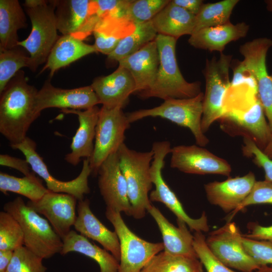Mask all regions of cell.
<instances>
[{
	"label": "cell",
	"instance_id": "cell-47",
	"mask_svg": "<svg viewBox=\"0 0 272 272\" xmlns=\"http://www.w3.org/2000/svg\"><path fill=\"white\" fill-rule=\"evenodd\" d=\"M13 253V250H0V272H6Z\"/></svg>",
	"mask_w": 272,
	"mask_h": 272
},
{
	"label": "cell",
	"instance_id": "cell-4",
	"mask_svg": "<svg viewBox=\"0 0 272 272\" xmlns=\"http://www.w3.org/2000/svg\"><path fill=\"white\" fill-rule=\"evenodd\" d=\"M32 24L29 36L19 41L30 56L29 69L35 72L46 63L49 54L59 37L55 16V2L46 0H26L24 4Z\"/></svg>",
	"mask_w": 272,
	"mask_h": 272
},
{
	"label": "cell",
	"instance_id": "cell-17",
	"mask_svg": "<svg viewBox=\"0 0 272 272\" xmlns=\"http://www.w3.org/2000/svg\"><path fill=\"white\" fill-rule=\"evenodd\" d=\"M77 200L71 194L49 191L40 199L29 200L27 205L43 215L62 239L72 230L76 220Z\"/></svg>",
	"mask_w": 272,
	"mask_h": 272
},
{
	"label": "cell",
	"instance_id": "cell-48",
	"mask_svg": "<svg viewBox=\"0 0 272 272\" xmlns=\"http://www.w3.org/2000/svg\"><path fill=\"white\" fill-rule=\"evenodd\" d=\"M256 272H272V265L262 266L257 270Z\"/></svg>",
	"mask_w": 272,
	"mask_h": 272
},
{
	"label": "cell",
	"instance_id": "cell-20",
	"mask_svg": "<svg viewBox=\"0 0 272 272\" xmlns=\"http://www.w3.org/2000/svg\"><path fill=\"white\" fill-rule=\"evenodd\" d=\"M91 86L100 104L109 108H123L135 88L130 73L120 65L112 73L94 79Z\"/></svg>",
	"mask_w": 272,
	"mask_h": 272
},
{
	"label": "cell",
	"instance_id": "cell-40",
	"mask_svg": "<svg viewBox=\"0 0 272 272\" xmlns=\"http://www.w3.org/2000/svg\"><path fill=\"white\" fill-rule=\"evenodd\" d=\"M193 244L198 258L207 272H237L226 266L215 256L208 246L206 237L201 232H195Z\"/></svg>",
	"mask_w": 272,
	"mask_h": 272
},
{
	"label": "cell",
	"instance_id": "cell-30",
	"mask_svg": "<svg viewBox=\"0 0 272 272\" xmlns=\"http://www.w3.org/2000/svg\"><path fill=\"white\" fill-rule=\"evenodd\" d=\"M57 30L62 35L75 36L86 24L91 0H55Z\"/></svg>",
	"mask_w": 272,
	"mask_h": 272
},
{
	"label": "cell",
	"instance_id": "cell-33",
	"mask_svg": "<svg viewBox=\"0 0 272 272\" xmlns=\"http://www.w3.org/2000/svg\"><path fill=\"white\" fill-rule=\"evenodd\" d=\"M158 33L151 21L135 24L134 31L123 38L108 55V59L119 61L155 40Z\"/></svg>",
	"mask_w": 272,
	"mask_h": 272
},
{
	"label": "cell",
	"instance_id": "cell-42",
	"mask_svg": "<svg viewBox=\"0 0 272 272\" xmlns=\"http://www.w3.org/2000/svg\"><path fill=\"white\" fill-rule=\"evenodd\" d=\"M242 243L247 253L260 266L269 264L272 265V242L257 240L243 236Z\"/></svg>",
	"mask_w": 272,
	"mask_h": 272
},
{
	"label": "cell",
	"instance_id": "cell-3",
	"mask_svg": "<svg viewBox=\"0 0 272 272\" xmlns=\"http://www.w3.org/2000/svg\"><path fill=\"white\" fill-rule=\"evenodd\" d=\"M176 39L158 34L155 41L159 55V65L152 86L137 94L145 99L156 97L164 100L195 97L201 92L199 82H188L183 77L176 57Z\"/></svg>",
	"mask_w": 272,
	"mask_h": 272
},
{
	"label": "cell",
	"instance_id": "cell-21",
	"mask_svg": "<svg viewBox=\"0 0 272 272\" xmlns=\"http://www.w3.org/2000/svg\"><path fill=\"white\" fill-rule=\"evenodd\" d=\"M100 109L95 106L88 109H63L65 113H72L77 115L79 127L73 138L70 146L71 152L67 154L64 160L69 164L77 165L82 158L89 159L92 155L95 139L96 127L99 117Z\"/></svg>",
	"mask_w": 272,
	"mask_h": 272
},
{
	"label": "cell",
	"instance_id": "cell-15",
	"mask_svg": "<svg viewBox=\"0 0 272 272\" xmlns=\"http://www.w3.org/2000/svg\"><path fill=\"white\" fill-rule=\"evenodd\" d=\"M170 167L188 174H220L229 176L231 167L225 159L203 147L179 145L171 148Z\"/></svg>",
	"mask_w": 272,
	"mask_h": 272
},
{
	"label": "cell",
	"instance_id": "cell-38",
	"mask_svg": "<svg viewBox=\"0 0 272 272\" xmlns=\"http://www.w3.org/2000/svg\"><path fill=\"white\" fill-rule=\"evenodd\" d=\"M43 259L22 246L14 251L6 272H46Z\"/></svg>",
	"mask_w": 272,
	"mask_h": 272
},
{
	"label": "cell",
	"instance_id": "cell-22",
	"mask_svg": "<svg viewBox=\"0 0 272 272\" xmlns=\"http://www.w3.org/2000/svg\"><path fill=\"white\" fill-rule=\"evenodd\" d=\"M159 55L155 40L139 51L121 59L119 65L130 73L135 84L134 94L149 90L155 81L159 65Z\"/></svg>",
	"mask_w": 272,
	"mask_h": 272
},
{
	"label": "cell",
	"instance_id": "cell-9",
	"mask_svg": "<svg viewBox=\"0 0 272 272\" xmlns=\"http://www.w3.org/2000/svg\"><path fill=\"white\" fill-rule=\"evenodd\" d=\"M130 124L122 108L102 106L100 108L96 127L94 149L89 159L93 176H97L102 163L110 155L117 152L124 143L125 132Z\"/></svg>",
	"mask_w": 272,
	"mask_h": 272
},
{
	"label": "cell",
	"instance_id": "cell-43",
	"mask_svg": "<svg viewBox=\"0 0 272 272\" xmlns=\"http://www.w3.org/2000/svg\"><path fill=\"white\" fill-rule=\"evenodd\" d=\"M242 152L244 156L253 157V163L262 168L265 173V180L272 182V159L266 155L250 139L243 138Z\"/></svg>",
	"mask_w": 272,
	"mask_h": 272
},
{
	"label": "cell",
	"instance_id": "cell-19",
	"mask_svg": "<svg viewBox=\"0 0 272 272\" xmlns=\"http://www.w3.org/2000/svg\"><path fill=\"white\" fill-rule=\"evenodd\" d=\"M256 181L254 173L249 172L243 176L209 182L204 188L210 203L219 207L225 213H232L248 195Z\"/></svg>",
	"mask_w": 272,
	"mask_h": 272
},
{
	"label": "cell",
	"instance_id": "cell-8",
	"mask_svg": "<svg viewBox=\"0 0 272 272\" xmlns=\"http://www.w3.org/2000/svg\"><path fill=\"white\" fill-rule=\"evenodd\" d=\"M151 150L154 152V157L151 166V175L155 189L149 194L150 200L164 204L176 216L177 220L184 222L191 230L208 232L209 226L206 213L203 212L197 219L189 217L163 178L162 171L165 165V159L171 153L170 142L167 141L156 142L153 144Z\"/></svg>",
	"mask_w": 272,
	"mask_h": 272
},
{
	"label": "cell",
	"instance_id": "cell-23",
	"mask_svg": "<svg viewBox=\"0 0 272 272\" xmlns=\"http://www.w3.org/2000/svg\"><path fill=\"white\" fill-rule=\"evenodd\" d=\"M90 204L87 198L79 200L75 229L83 236L99 243L119 261L120 247L117 234L98 219L92 212Z\"/></svg>",
	"mask_w": 272,
	"mask_h": 272
},
{
	"label": "cell",
	"instance_id": "cell-6",
	"mask_svg": "<svg viewBox=\"0 0 272 272\" xmlns=\"http://www.w3.org/2000/svg\"><path fill=\"white\" fill-rule=\"evenodd\" d=\"M4 210L12 215L20 224L24 235V245L43 259L60 252L63 242L47 220L26 203L21 197L6 202Z\"/></svg>",
	"mask_w": 272,
	"mask_h": 272
},
{
	"label": "cell",
	"instance_id": "cell-12",
	"mask_svg": "<svg viewBox=\"0 0 272 272\" xmlns=\"http://www.w3.org/2000/svg\"><path fill=\"white\" fill-rule=\"evenodd\" d=\"M242 237L238 227L230 221L210 232L206 241L212 252L227 267L253 272L261 266L246 251Z\"/></svg>",
	"mask_w": 272,
	"mask_h": 272
},
{
	"label": "cell",
	"instance_id": "cell-34",
	"mask_svg": "<svg viewBox=\"0 0 272 272\" xmlns=\"http://www.w3.org/2000/svg\"><path fill=\"white\" fill-rule=\"evenodd\" d=\"M0 191L6 194L12 192L28 198L30 201L40 199L49 190L35 174L17 177L6 173L0 172Z\"/></svg>",
	"mask_w": 272,
	"mask_h": 272
},
{
	"label": "cell",
	"instance_id": "cell-29",
	"mask_svg": "<svg viewBox=\"0 0 272 272\" xmlns=\"http://www.w3.org/2000/svg\"><path fill=\"white\" fill-rule=\"evenodd\" d=\"M62 240L61 255L78 252L95 261L99 267V272H118L119 262L110 252L91 243L76 231L72 230Z\"/></svg>",
	"mask_w": 272,
	"mask_h": 272
},
{
	"label": "cell",
	"instance_id": "cell-32",
	"mask_svg": "<svg viewBox=\"0 0 272 272\" xmlns=\"http://www.w3.org/2000/svg\"><path fill=\"white\" fill-rule=\"evenodd\" d=\"M198 258L162 251L154 256L140 272H203Z\"/></svg>",
	"mask_w": 272,
	"mask_h": 272
},
{
	"label": "cell",
	"instance_id": "cell-39",
	"mask_svg": "<svg viewBox=\"0 0 272 272\" xmlns=\"http://www.w3.org/2000/svg\"><path fill=\"white\" fill-rule=\"evenodd\" d=\"M170 1L131 0L127 10V16L135 24L151 21Z\"/></svg>",
	"mask_w": 272,
	"mask_h": 272
},
{
	"label": "cell",
	"instance_id": "cell-7",
	"mask_svg": "<svg viewBox=\"0 0 272 272\" xmlns=\"http://www.w3.org/2000/svg\"><path fill=\"white\" fill-rule=\"evenodd\" d=\"M203 96L201 92L192 98L166 100L158 106L129 112L126 116L130 123L147 117H159L168 120L189 128L196 144L203 147L209 142L201 127Z\"/></svg>",
	"mask_w": 272,
	"mask_h": 272
},
{
	"label": "cell",
	"instance_id": "cell-18",
	"mask_svg": "<svg viewBox=\"0 0 272 272\" xmlns=\"http://www.w3.org/2000/svg\"><path fill=\"white\" fill-rule=\"evenodd\" d=\"M38 111L49 108L86 110L100 104L92 86L64 89L53 86L50 79L46 80L37 95Z\"/></svg>",
	"mask_w": 272,
	"mask_h": 272
},
{
	"label": "cell",
	"instance_id": "cell-44",
	"mask_svg": "<svg viewBox=\"0 0 272 272\" xmlns=\"http://www.w3.org/2000/svg\"><path fill=\"white\" fill-rule=\"evenodd\" d=\"M0 165L16 169L24 176H29L34 174V173L31 172L32 169L26 159H22L7 154H1Z\"/></svg>",
	"mask_w": 272,
	"mask_h": 272
},
{
	"label": "cell",
	"instance_id": "cell-41",
	"mask_svg": "<svg viewBox=\"0 0 272 272\" xmlns=\"http://www.w3.org/2000/svg\"><path fill=\"white\" fill-rule=\"evenodd\" d=\"M262 203L272 205V182L265 180L256 181L248 195L237 209L231 213V216L228 222H230L237 213L245 207Z\"/></svg>",
	"mask_w": 272,
	"mask_h": 272
},
{
	"label": "cell",
	"instance_id": "cell-24",
	"mask_svg": "<svg viewBox=\"0 0 272 272\" xmlns=\"http://www.w3.org/2000/svg\"><path fill=\"white\" fill-rule=\"evenodd\" d=\"M147 212L153 218L161 232L163 251L171 254L198 258L193 247V235L184 222L177 220L178 227L175 226L152 205Z\"/></svg>",
	"mask_w": 272,
	"mask_h": 272
},
{
	"label": "cell",
	"instance_id": "cell-28",
	"mask_svg": "<svg viewBox=\"0 0 272 272\" xmlns=\"http://www.w3.org/2000/svg\"><path fill=\"white\" fill-rule=\"evenodd\" d=\"M195 20V15L170 1L151 21L158 34L177 39L193 33Z\"/></svg>",
	"mask_w": 272,
	"mask_h": 272
},
{
	"label": "cell",
	"instance_id": "cell-27",
	"mask_svg": "<svg viewBox=\"0 0 272 272\" xmlns=\"http://www.w3.org/2000/svg\"><path fill=\"white\" fill-rule=\"evenodd\" d=\"M94 45H89L72 35H62L52 47L41 73L50 71V77L60 68L66 66L87 55L96 53Z\"/></svg>",
	"mask_w": 272,
	"mask_h": 272
},
{
	"label": "cell",
	"instance_id": "cell-49",
	"mask_svg": "<svg viewBox=\"0 0 272 272\" xmlns=\"http://www.w3.org/2000/svg\"><path fill=\"white\" fill-rule=\"evenodd\" d=\"M265 3L266 5L267 10L272 13V0L265 1Z\"/></svg>",
	"mask_w": 272,
	"mask_h": 272
},
{
	"label": "cell",
	"instance_id": "cell-1",
	"mask_svg": "<svg viewBox=\"0 0 272 272\" xmlns=\"http://www.w3.org/2000/svg\"><path fill=\"white\" fill-rule=\"evenodd\" d=\"M221 128L231 136L248 138L262 151L271 133L265 119L257 86L247 83L230 85L223 100Z\"/></svg>",
	"mask_w": 272,
	"mask_h": 272
},
{
	"label": "cell",
	"instance_id": "cell-26",
	"mask_svg": "<svg viewBox=\"0 0 272 272\" xmlns=\"http://www.w3.org/2000/svg\"><path fill=\"white\" fill-rule=\"evenodd\" d=\"M249 29V26L245 22L233 24L229 22L194 32L188 42L195 48L222 53L228 43L245 37Z\"/></svg>",
	"mask_w": 272,
	"mask_h": 272
},
{
	"label": "cell",
	"instance_id": "cell-46",
	"mask_svg": "<svg viewBox=\"0 0 272 272\" xmlns=\"http://www.w3.org/2000/svg\"><path fill=\"white\" fill-rule=\"evenodd\" d=\"M171 2L195 16L198 14L204 4L201 0H172Z\"/></svg>",
	"mask_w": 272,
	"mask_h": 272
},
{
	"label": "cell",
	"instance_id": "cell-25",
	"mask_svg": "<svg viewBox=\"0 0 272 272\" xmlns=\"http://www.w3.org/2000/svg\"><path fill=\"white\" fill-rule=\"evenodd\" d=\"M135 24L127 14H106L99 20L93 31L94 44L97 52L108 55L119 42L132 33Z\"/></svg>",
	"mask_w": 272,
	"mask_h": 272
},
{
	"label": "cell",
	"instance_id": "cell-16",
	"mask_svg": "<svg viewBox=\"0 0 272 272\" xmlns=\"http://www.w3.org/2000/svg\"><path fill=\"white\" fill-rule=\"evenodd\" d=\"M98 184L106 208L131 216L132 208L117 152L110 155L98 171Z\"/></svg>",
	"mask_w": 272,
	"mask_h": 272
},
{
	"label": "cell",
	"instance_id": "cell-37",
	"mask_svg": "<svg viewBox=\"0 0 272 272\" xmlns=\"http://www.w3.org/2000/svg\"><path fill=\"white\" fill-rule=\"evenodd\" d=\"M24 246V235L18 221L10 214L0 212V250L14 251Z\"/></svg>",
	"mask_w": 272,
	"mask_h": 272
},
{
	"label": "cell",
	"instance_id": "cell-2",
	"mask_svg": "<svg viewBox=\"0 0 272 272\" xmlns=\"http://www.w3.org/2000/svg\"><path fill=\"white\" fill-rule=\"evenodd\" d=\"M38 91L20 70L0 93V132L10 145L22 143L40 115L37 107Z\"/></svg>",
	"mask_w": 272,
	"mask_h": 272
},
{
	"label": "cell",
	"instance_id": "cell-35",
	"mask_svg": "<svg viewBox=\"0 0 272 272\" xmlns=\"http://www.w3.org/2000/svg\"><path fill=\"white\" fill-rule=\"evenodd\" d=\"M239 2L238 0H223L203 4L200 11L195 16L194 32L203 28L218 26L229 22L233 9Z\"/></svg>",
	"mask_w": 272,
	"mask_h": 272
},
{
	"label": "cell",
	"instance_id": "cell-13",
	"mask_svg": "<svg viewBox=\"0 0 272 272\" xmlns=\"http://www.w3.org/2000/svg\"><path fill=\"white\" fill-rule=\"evenodd\" d=\"M10 146L24 154L32 170L44 180L49 191L69 194L78 200L84 199V195L90 192L88 178L92 171L89 159L83 160L81 171L76 178L61 181L51 175L43 158L36 152V144L33 140L27 137L22 143Z\"/></svg>",
	"mask_w": 272,
	"mask_h": 272
},
{
	"label": "cell",
	"instance_id": "cell-45",
	"mask_svg": "<svg viewBox=\"0 0 272 272\" xmlns=\"http://www.w3.org/2000/svg\"><path fill=\"white\" fill-rule=\"evenodd\" d=\"M249 232L243 236L257 240L272 242V225L264 227L256 223H250L248 225Z\"/></svg>",
	"mask_w": 272,
	"mask_h": 272
},
{
	"label": "cell",
	"instance_id": "cell-31",
	"mask_svg": "<svg viewBox=\"0 0 272 272\" xmlns=\"http://www.w3.org/2000/svg\"><path fill=\"white\" fill-rule=\"evenodd\" d=\"M27 27L25 13L18 0H0V48L18 46V31Z\"/></svg>",
	"mask_w": 272,
	"mask_h": 272
},
{
	"label": "cell",
	"instance_id": "cell-36",
	"mask_svg": "<svg viewBox=\"0 0 272 272\" xmlns=\"http://www.w3.org/2000/svg\"><path fill=\"white\" fill-rule=\"evenodd\" d=\"M22 48H0V93L21 68L29 67L30 56Z\"/></svg>",
	"mask_w": 272,
	"mask_h": 272
},
{
	"label": "cell",
	"instance_id": "cell-11",
	"mask_svg": "<svg viewBox=\"0 0 272 272\" xmlns=\"http://www.w3.org/2000/svg\"><path fill=\"white\" fill-rule=\"evenodd\" d=\"M105 215L112 224L120 242L118 272H140L154 256L164 250L163 242H148L132 232L120 213L106 208Z\"/></svg>",
	"mask_w": 272,
	"mask_h": 272
},
{
	"label": "cell",
	"instance_id": "cell-14",
	"mask_svg": "<svg viewBox=\"0 0 272 272\" xmlns=\"http://www.w3.org/2000/svg\"><path fill=\"white\" fill-rule=\"evenodd\" d=\"M271 46L270 38H258L241 45L239 52L244 57L242 62L256 81L272 139V75L268 74L266 64L267 53Z\"/></svg>",
	"mask_w": 272,
	"mask_h": 272
},
{
	"label": "cell",
	"instance_id": "cell-5",
	"mask_svg": "<svg viewBox=\"0 0 272 272\" xmlns=\"http://www.w3.org/2000/svg\"><path fill=\"white\" fill-rule=\"evenodd\" d=\"M117 154L120 168L127 183L131 216L136 219H142L152 205L149 193L153 184L151 166L154 152L152 150L137 151L129 148L124 143Z\"/></svg>",
	"mask_w": 272,
	"mask_h": 272
},
{
	"label": "cell",
	"instance_id": "cell-10",
	"mask_svg": "<svg viewBox=\"0 0 272 272\" xmlns=\"http://www.w3.org/2000/svg\"><path fill=\"white\" fill-rule=\"evenodd\" d=\"M232 55L221 53L218 58L215 56L207 59L203 70L206 90L203 100V113L201 127L205 133L211 125L219 120L223 115V100L230 85L229 68Z\"/></svg>",
	"mask_w": 272,
	"mask_h": 272
}]
</instances>
